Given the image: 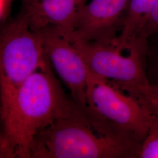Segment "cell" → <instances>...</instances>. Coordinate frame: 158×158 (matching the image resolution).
<instances>
[{
	"instance_id": "cell-11",
	"label": "cell",
	"mask_w": 158,
	"mask_h": 158,
	"mask_svg": "<svg viewBox=\"0 0 158 158\" xmlns=\"http://www.w3.org/2000/svg\"><path fill=\"white\" fill-rule=\"evenodd\" d=\"M156 35H158V1L152 11L136 31L134 38L148 40L151 36Z\"/></svg>"
},
{
	"instance_id": "cell-12",
	"label": "cell",
	"mask_w": 158,
	"mask_h": 158,
	"mask_svg": "<svg viewBox=\"0 0 158 158\" xmlns=\"http://www.w3.org/2000/svg\"><path fill=\"white\" fill-rule=\"evenodd\" d=\"M136 98L146 107L153 117L158 118V83L150 84Z\"/></svg>"
},
{
	"instance_id": "cell-2",
	"label": "cell",
	"mask_w": 158,
	"mask_h": 158,
	"mask_svg": "<svg viewBox=\"0 0 158 158\" xmlns=\"http://www.w3.org/2000/svg\"><path fill=\"white\" fill-rule=\"evenodd\" d=\"M140 147L76 104L36 136L30 158H138Z\"/></svg>"
},
{
	"instance_id": "cell-14",
	"label": "cell",
	"mask_w": 158,
	"mask_h": 158,
	"mask_svg": "<svg viewBox=\"0 0 158 158\" xmlns=\"http://www.w3.org/2000/svg\"><path fill=\"white\" fill-rule=\"evenodd\" d=\"M155 69H156V73L157 74V76H158V57L157 58V60H156V64Z\"/></svg>"
},
{
	"instance_id": "cell-5",
	"label": "cell",
	"mask_w": 158,
	"mask_h": 158,
	"mask_svg": "<svg viewBox=\"0 0 158 158\" xmlns=\"http://www.w3.org/2000/svg\"><path fill=\"white\" fill-rule=\"evenodd\" d=\"M86 107L114 131L141 145L153 117L134 96L89 68Z\"/></svg>"
},
{
	"instance_id": "cell-13",
	"label": "cell",
	"mask_w": 158,
	"mask_h": 158,
	"mask_svg": "<svg viewBox=\"0 0 158 158\" xmlns=\"http://www.w3.org/2000/svg\"><path fill=\"white\" fill-rule=\"evenodd\" d=\"M14 0H0V21L3 24L10 15L12 5Z\"/></svg>"
},
{
	"instance_id": "cell-6",
	"label": "cell",
	"mask_w": 158,
	"mask_h": 158,
	"mask_svg": "<svg viewBox=\"0 0 158 158\" xmlns=\"http://www.w3.org/2000/svg\"><path fill=\"white\" fill-rule=\"evenodd\" d=\"M40 35L51 65L66 85L72 100L86 107L89 68L73 42L54 28H46Z\"/></svg>"
},
{
	"instance_id": "cell-15",
	"label": "cell",
	"mask_w": 158,
	"mask_h": 158,
	"mask_svg": "<svg viewBox=\"0 0 158 158\" xmlns=\"http://www.w3.org/2000/svg\"><path fill=\"white\" fill-rule=\"evenodd\" d=\"M88 0H81V1H82V2H83V4H84V3H85L86 1H87Z\"/></svg>"
},
{
	"instance_id": "cell-8",
	"label": "cell",
	"mask_w": 158,
	"mask_h": 158,
	"mask_svg": "<svg viewBox=\"0 0 158 158\" xmlns=\"http://www.w3.org/2000/svg\"><path fill=\"white\" fill-rule=\"evenodd\" d=\"M21 13L36 32L54 28L71 40L76 28L81 0H21Z\"/></svg>"
},
{
	"instance_id": "cell-7",
	"label": "cell",
	"mask_w": 158,
	"mask_h": 158,
	"mask_svg": "<svg viewBox=\"0 0 158 158\" xmlns=\"http://www.w3.org/2000/svg\"><path fill=\"white\" fill-rule=\"evenodd\" d=\"M129 0H88L80 6L71 40L111 43L118 36Z\"/></svg>"
},
{
	"instance_id": "cell-10",
	"label": "cell",
	"mask_w": 158,
	"mask_h": 158,
	"mask_svg": "<svg viewBox=\"0 0 158 158\" xmlns=\"http://www.w3.org/2000/svg\"><path fill=\"white\" fill-rule=\"evenodd\" d=\"M138 158H158V118L153 117L147 136L141 145Z\"/></svg>"
},
{
	"instance_id": "cell-1",
	"label": "cell",
	"mask_w": 158,
	"mask_h": 158,
	"mask_svg": "<svg viewBox=\"0 0 158 158\" xmlns=\"http://www.w3.org/2000/svg\"><path fill=\"white\" fill-rule=\"evenodd\" d=\"M76 104L65 94L49 61L32 74L18 89L8 107L1 111L0 141L14 158H30L36 136Z\"/></svg>"
},
{
	"instance_id": "cell-3",
	"label": "cell",
	"mask_w": 158,
	"mask_h": 158,
	"mask_svg": "<svg viewBox=\"0 0 158 158\" xmlns=\"http://www.w3.org/2000/svg\"><path fill=\"white\" fill-rule=\"evenodd\" d=\"M49 61L39 33L30 28L20 12L3 24L0 35L1 111L29 77Z\"/></svg>"
},
{
	"instance_id": "cell-9",
	"label": "cell",
	"mask_w": 158,
	"mask_h": 158,
	"mask_svg": "<svg viewBox=\"0 0 158 158\" xmlns=\"http://www.w3.org/2000/svg\"><path fill=\"white\" fill-rule=\"evenodd\" d=\"M158 0H129L122 28L116 40L124 46L132 40L142 23L152 11Z\"/></svg>"
},
{
	"instance_id": "cell-4",
	"label": "cell",
	"mask_w": 158,
	"mask_h": 158,
	"mask_svg": "<svg viewBox=\"0 0 158 158\" xmlns=\"http://www.w3.org/2000/svg\"><path fill=\"white\" fill-rule=\"evenodd\" d=\"M94 73L136 98L151 83L145 59L148 40L134 38L128 45L71 40Z\"/></svg>"
}]
</instances>
